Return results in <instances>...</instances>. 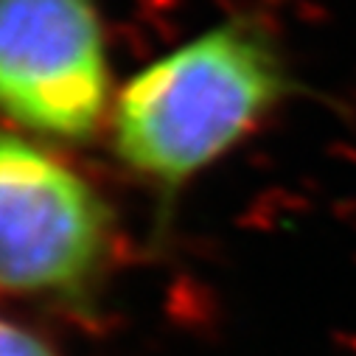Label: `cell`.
Wrapping results in <instances>:
<instances>
[{
    "label": "cell",
    "instance_id": "6da1fadb",
    "mask_svg": "<svg viewBox=\"0 0 356 356\" xmlns=\"http://www.w3.org/2000/svg\"><path fill=\"white\" fill-rule=\"evenodd\" d=\"M298 93L289 62L258 17L233 15L157 54L121 81L107 121L118 168L154 208V238L183 194L247 143Z\"/></svg>",
    "mask_w": 356,
    "mask_h": 356
},
{
    "label": "cell",
    "instance_id": "7a4b0ae2",
    "mask_svg": "<svg viewBox=\"0 0 356 356\" xmlns=\"http://www.w3.org/2000/svg\"><path fill=\"white\" fill-rule=\"evenodd\" d=\"M118 244L110 197L59 146L0 121V298L90 312Z\"/></svg>",
    "mask_w": 356,
    "mask_h": 356
},
{
    "label": "cell",
    "instance_id": "3957f363",
    "mask_svg": "<svg viewBox=\"0 0 356 356\" xmlns=\"http://www.w3.org/2000/svg\"><path fill=\"white\" fill-rule=\"evenodd\" d=\"M115 90L99 0H0V121L84 146L107 132Z\"/></svg>",
    "mask_w": 356,
    "mask_h": 356
},
{
    "label": "cell",
    "instance_id": "277c9868",
    "mask_svg": "<svg viewBox=\"0 0 356 356\" xmlns=\"http://www.w3.org/2000/svg\"><path fill=\"white\" fill-rule=\"evenodd\" d=\"M0 356H65L42 331L0 312Z\"/></svg>",
    "mask_w": 356,
    "mask_h": 356
}]
</instances>
